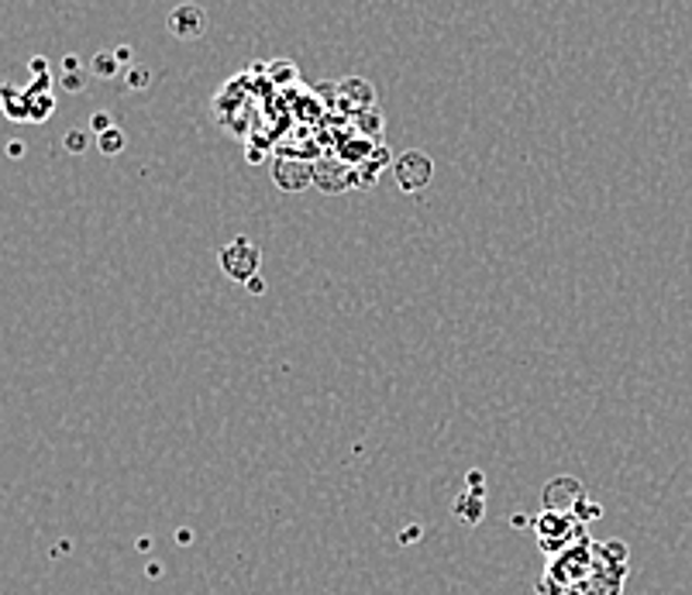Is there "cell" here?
<instances>
[{
	"label": "cell",
	"instance_id": "1",
	"mask_svg": "<svg viewBox=\"0 0 692 595\" xmlns=\"http://www.w3.org/2000/svg\"><path fill=\"white\" fill-rule=\"evenodd\" d=\"M627 575L631 550L623 541L582 537L548 558L534 588L537 595H623Z\"/></svg>",
	"mask_w": 692,
	"mask_h": 595
},
{
	"label": "cell",
	"instance_id": "2",
	"mask_svg": "<svg viewBox=\"0 0 692 595\" xmlns=\"http://www.w3.org/2000/svg\"><path fill=\"white\" fill-rule=\"evenodd\" d=\"M534 534H537V544L548 550V558L558 555V550L572 547L575 541L590 537L586 520H582L579 513H555V510H545L534 520Z\"/></svg>",
	"mask_w": 692,
	"mask_h": 595
},
{
	"label": "cell",
	"instance_id": "3",
	"mask_svg": "<svg viewBox=\"0 0 692 595\" xmlns=\"http://www.w3.org/2000/svg\"><path fill=\"white\" fill-rule=\"evenodd\" d=\"M218 262L234 282L248 286L258 276V266H263V252H258V245H252L248 238H234L218 252Z\"/></svg>",
	"mask_w": 692,
	"mask_h": 595
},
{
	"label": "cell",
	"instance_id": "4",
	"mask_svg": "<svg viewBox=\"0 0 692 595\" xmlns=\"http://www.w3.org/2000/svg\"><path fill=\"white\" fill-rule=\"evenodd\" d=\"M430 175H435V162L424 151H403L393 162V180L403 193H421L430 183Z\"/></svg>",
	"mask_w": 692,
	"mask_h": 595
},
{
	"label": "cell",
	"instance_id": "5",
	"mask_svg": "<svg viewBox=\"0 0 692 595\" xmlns=\"http://www.w3.org/2000/svg\"><path fill=\"white\" fill-rule=\"evenodd\" d=\"M166 28H169L172 38H180V41H197L207 32V11L197 8V4H177L166 17Z\"/></svg>",
	"mask_w": 692,
	"mask_h": 595
},
{
	"label": "cell",
	"instance_id": "6",
	"mask_svg": "<svg viewBox=\"0 0 692 595\" xmlns=\"http://www.w3.org/2000/svg\"><path fill=\"white\" fill-rule=\"evenodd\" d=\"M97 145H100L104 156H118V151L124 148V131L121 127L104 131V135H97Z\"/></svg>",
	"mask_w": 692,
	"mask_h": 595
},
{
	"label": "cell",
	"instance_id": "7",
	"mask_svg": "<svg viewBox=\"0 0 692 595\" xmlns=\"http://www.w3.org/2000/svg\"><path fill=\"white\" fill-rule=\"evenodd\" d=\"M94 73L97 76H114L118 73V59H111V52H100L94 59Z\"/></svg>",
	"mask_w": 692,
	"mask_h": 595
},
{
	"label": "cell",
	"instance_id": "8",
	"mask_svg": "<svg viewBox=\"0 0 692 595\" xmlns=\"http://www.w3.org/2000/svg\"><path fill=\"white\" fill-rule=\"evenodd\" d=\"M66 138H70L66 145H70V148L76 151V148H83V138H86V135H83V131H70V135H66Z\"/></svg>",
	"mask_w": 692,
	"mask_h": 595
}]
</instances>
